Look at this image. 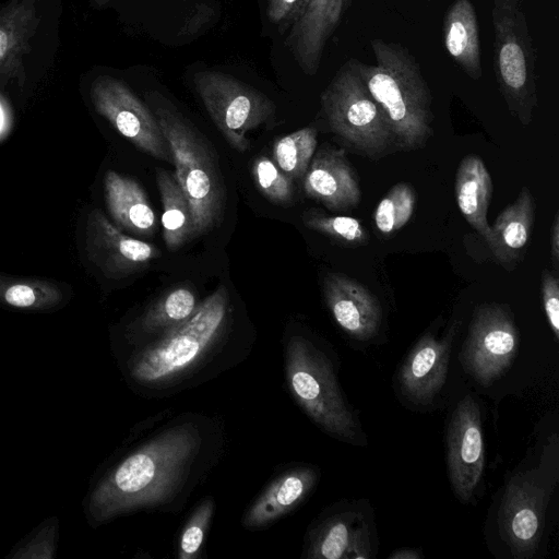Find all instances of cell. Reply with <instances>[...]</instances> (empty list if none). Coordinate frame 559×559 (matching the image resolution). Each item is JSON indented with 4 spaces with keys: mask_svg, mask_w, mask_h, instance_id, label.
<instances>
[{
    "mask_svg": "<svg viewBox=\"0 0 559 559\" xmlns=\"http://www.w3.org/2000/svg\"><path fill=\"white\" fill-rule=\"evenodd\" d=\"M201 448L192 425L162 432L107 471L91 488L84 509L97 526L122 513L160 504L185 484Z\"/></svg>",
    "mask_w": 559,
    "mask_h": 559,
    "instance_id": "1",
    "label": "cell"
},
{
    "mask_svg": "<svg viewBox=\"0 0 559 559\" xmlns=\"http://www.w3.org/2000/svg\"><path fill=\"white\" fill-rule=\"evenodd\" d=\"M376 60L367 64L349 59L379 105L399 150L423 147L432 134V95L415 57L399 43L370 40Z\"/></svg>",
    "mask_w": 559,
    "mask_h": 559,
    "instance_id": "2",
    "label": "cell"
},
{
    "mask_svg": "<svg viewBox=\"0 0 559 559\" xmlns=\"http://www.w3.org/2000/svg\"><path fill=\"white\" fill-rule=\"evenodd\" d=\"M145 98L170 148L175 177L190 204L195 238L216 227L224 213L226 193L217 155L164 95L154 91Z\"/></svg>",
    "mask_w": 559,
    "mask_h": 559,
    "instance_id": "3",
    "label": "cell"
},
{
    "mask_svg": "<svg viewBox=\"0 0 559 559\" xmlns=\"http://www.w3.org/2000/svg\"><path fill=\"white\" fill-rule=\"evenodd\" d=\"M227 306V289L221 285L189 319L165 331L163 337L132 357L131 378L138 383L158 385L189 370L218 338Z\"/></svg>",
    "mask_w": 559,
    "mask_h": 559,
    "instance_id": "4",
    "label": "cell"
},
{
    "mask_svg": "<svg viewBox=\"0 0 559 559\" xmlns=\"http://www.w3.org/2000/svg\"><path fill=\"white\" fill-rule=\"evenodd\" d=\"M493 72L510 112L522 124L537 106L535 50L520 0H492Z\"/></svg>",
    "mask_w": 559,
    "mask_h": 559,
    "instance_id": "5",
    "label": "cell"
},
{
    "mask_svg": "<svg viewBox=\"0 0 559 559\" xmlns=\"http://www.w3.org/2000/svg\"><path fill=\"white\" fill-rule=\"evenodd\" d=\"M286 368L293 395L308 416L332 437L357 444L360 426L325 357L306 338L293 336L287 344Z\"/></svg>",
    "mask_w": 559,
    "mask_h": 559,
    "instance_id": "6",
    "label": "cell"
},
{
    "mask_svg": "<svg viewBox=\"0 0 559 559\" xmlns=\"http://www.w3.org/2000/svg\"><path fill=\"white\" fill-rule=\"evenodd\" d=\"M331 129L357 154L378 159L396 147L395 138L364 82L347 60L321 94Z\"/></svg>",
    "mask_w": 559,
    "mask_h": 559,
    "instance_id": "7",
    "label": "cell"
},
{
    "mask_svg": "<svg viewBox=\"0 0 559 559\" xmlns=\"http://www.w3.org/2000/svg\"><path fill=\"white\" fill-rule=\"evenodd\" d=\"M193 84L206 111L231 147H250L247 133L275 116L274 103L259 90L219 71H199Z\"/></svg>",
    "mask_w": 559,
    "mask_h": 559,
    "instance_id": "8",
    "label": "cell"
},
{
    "mask_svg": "<svg viewBox=\"0 0 559 559\" xmlns=\"http://www.w3.org/2000/svg\"><path fill=\"white\" fill-rule=\"evenodd\" d=\"M518 345L519 331L509 308L486 304L474 312L460 358L478 383L489 385L510 367Z\"/></svg>",
    "mask_w": 559,
    "mask_h": 559,
    "instance_id": "9",
    "label": "cell"
},
{
    "mask_svg": "<svg viewBox=\"0 0 559 559\" xmlns=\"http://www.w3.org/2000/svg\"><path fill=\"white\" fill-rule=\"evenodd\" d=\"M95 110L144 153L173 163L168 143L147 106L122 81L109 75L95 79L91 86Z\"/></svg>",
    "mask_w": 559,
    "mask_h": 559,
    "instance_id": "10",
    "label": "cell"
},
{
    "mask_svg": "<svg viewBox=\"0 0 559 559\" xmlns=\"http://www.w3.org/2000/svg\"><path fill=\"white\" fill-rule=\"evenodd\" d=\"M447 456L453 491L460 500H471L481 479L485 453L480 411L469 395L456 405L451 416Z\"/></svg>",
    "mask_w": 559,
    "mask_h": 559,
    "instance_id": "11",
    "label": "cell"
},
{
    "mask_svg": "<svg viewBox=\"0 0 559 559\" xmlns=\"http://www.w3.org/2000/svg\"><path fill=\"white\" fill-rule=\"evenodd\" d=\"M548 495L533 474H519L508 484L501 501V533L516 558L536 550L545 522Z\"/></svg>",
    "mask_w": 559,
    "mask_h": 559,
    "instance_id": "12",
    "label": "cell"
},
{
    "mask_svg": "<svg viewBox=\"0 0 559 559\" xmlns=\"http://www.w3.org/2000/svg\"><path fill=\"white\" fill-rule=\"evenodd\" d=\"M85 251L88 260L110 278L129 276L160 254L154 245L124 234L99 209L87 215Z\"/></svg>",
    "mask_w": 559,
    "mask_h": 559,
    "instance_id": "13",
    "label": "cell"
},
{
    "mask_svg": "<svg viewBox=\"0 0 559 559\" xmlns=\"http://www.w3.org/2000/svg\"><path fill=\"white\" fill-rule=\"evenodd\" d=\"M350 0H301L288 26L286 46L305 74L314 75L323 50Z\"/></svg>",
    "mask_w": 559,
    "mask_h": 559,
    "instance_id": "14",
    "label": "cell"
},
{
    "mask_svg": "<svg viewBox=\"0 0 559 559\" xmlns=\"http://www.w3.org/2000/svg\"><path fill=\"white\" fill-rule=\"evenodd\" d=\"M454 334L455 326L441 338L426 333L406 356L399 370L397 382L411 402L429 404L442 389Z\"/></svg>",
    "mask_w": 559,
    "mask_h": 559,
    "instance_id": "15",
    "label": "cell"
},
{
    "mask_svg": "<svg viewBox=\"0 0 559 559\" xmlns=\"http://www.w3.org/2000/svg\"><path fill=\"white\" fill-rule=\"evenodd\" d=\"M323 295L335 322L349 336L367 341L377 334L381 307L364 285L343 273H329L323 280Z\"/></svg>",
    "mask_w": 559,
    "mask_h": 559,
    "instance_id": "16",
    "label": "cell"
},
{
    "mask_svg": "<svg viewBox=\"0 0 559 559\" xmlns=\"http://www.w3.org/2000/svg\"><path fill=\"white\" fill-rule=\"evenodd\" d=\"M305 193L332 211H348L360 202V186L343 150L322 147L304 176Z\"/></svg>",
    "mask_w": 559,
    "mask_h": 559,
    "instance_id": "17",
    "label": "cell"
},
{
    "mask_svg": "<svg viewBox=\"0 0 559 559\" xmlns=\"http://www.w3.org/2000/svg\"><path fill=\"white\" fill-rule=\"evenodd\" d=\"M310 558H370L372 543L369 524L362 513L346 511L328 518L314 531Z\"/></svg>",
    "mask_w": 559,
    "mask_h": 559,
    "instance_id": "18",
    "label": "cell"
},
{
    "mask_svg": "<svg viewBox=\"0 0 559 559\" xmlns=\"http://www.w3.org/2000/svg\"><path fill=\"white\" fill-rule=\"evenodd\" d=\"M104 193L108 212L119 229L140 236L155 231V212L136 180L108 170L104 177Z\"/></svg>",
    "mask_w": 559,
    "mask_h": 559,
    "instance_id": "19",
    "label": "cell"
},
{
    "mask_svg": "<svg viewBox=\"0 0 559 559\" xmlns=\"http://www.w3.org/2000/svg\"><path fill=\"white\" fill-rule=\"evenodd\" d=\"M443 43L452 60L471 78H481L479 27L474 4L454 0L443 19Z\"/></svg>",
    "mask_w": 559,
    "mask_h": 559,
    "instance_id": "20",
    "label": "cell"
},
{
    "mask_svg": "<svg viewBox=\"0 0 559 559\" xmlns=\"http://www.w3.org/2000/svg\"><path fill=\"white\" fill-rule=\"evenodd\" d=\"M535 209L534 197L527 187H523L515 201L490 226L486 242L500 263L514 261L525 248L534 226Z\"/></svg>",
    "mask_w": 559,
    "mask_h": 559,
    "instance_id": "21",
    "label": "cell"
},
{
    "mask_svg": "<svg viewBox=\"0 0 559 559\" xmlns=\"http://www.w3.org/2000/svg\"><path fill=\"white\" fill-rule=\"evenodd\" d=\"M317 473L309 467L296 468L281 475L254 501L245 515L246 527H260L284 515L310 492Z\"/></svg>",
    "mask_w": 559,
    "mask_h": 559,
    "instance_id": "22",
    "label": "cell"
},
{
    "mask_svg": "<svg viewBox=\"0 0 559 559\" xmlns=\"http://www.w3.org/2000/svg\"><path fill=\"white\" fill-rule=\"evenodd\" d=\"M492 194V181L484 162L476 155L465 156L455 176L457 206L467 223L486 240L490 226L487 211Z\"/></svg>",
    "mask_w": 559,
    "mask_h": 559,
    "instance_id": "23",
    "label": "cell"
},
{
    "mask_svg": "<svg viewBox=\"0 0 559 559\" xmlns=\"http://www.w3.org/2000/svg\"><path fill=\"white\" fill-rule=\"evenodd\" d=\"M38 0H13L0 11V76L17 67L38 22Z\"/></svg>",
    "mask_w": 559,
    "mask_h": 559,
    "instance_id": "24",
    "label": "cell"
},
{
    "mask_svg": "<svg viewBox=\"0 0 559 559\" xmlns=\"http://www.w3.org/2000/svg\"><path fill=\"white\" fill-rule=\"evenodd\" d=\"M156 182L164 209V241L169 251H176L194 238L190 204L175 174L157 168Z\"/></svg>",
    "mask_w": 559,
    "mask_h": 559,
    "instance_id": "25",
    "label": "cell"
},
{
    "mask_svg": "<svg viewBox=\"0 0 559 559\" xmlns=\"http://www.w3.org/2000/svg\"><path fill=\"white\" fill-rule=\"evenodd\" d=\"M64 293L51 281L13 277L0 273V305L26 311H48L59 308Z\"/></svg>",
    "mask_w": 559,
    "mask_h": 559,
    "instance_id": "26",
    "label": "cell"
},
{
    "mask_svg": "<svg viewBox=\"0 0 559 559\" xmlns=\"http://www.w3.org/2000/svg\"><path fill=\"white\" fill-rule=\"evenodd\" d=\"M198 306L195 295L190 288L177 287L146 311L139 322V329L146 333L165 332L189 319Z\"/></svg>",
    "mask_w": 559,
    "mask_h": 559,
    "instance_id": "27",
    "label": "cell"
},
{
    "mask_svg": "<svg viewBox=\"0 0 559 559\" xmlns=\"http://www.w3.org/2000/svg\"><path fill=\"white\" fill-rule=\"evenodd\" d=\"M317 147V130L306 127L280 138L273 145L276 165L292 179L305 176Z\"/></svg>",
    "mask_w": 559,
    "mask_h": 559,
    "instance_id": "28",
    "label": "cell"
},
{
    "mask_svg": "<svg viewBox=\"0 0 559 559\" xmlns=\"http://www.w3.org/2000/svg\"><path fill=\"white\" fill-rule=\"evenodd\" d=\"M416 202L413 187L405 182L394 185L378 203L374 224L383 235L402 228L412 217Z\"/></svg>",
    "mask_w": 559,
    "mask_h": 559,
    "instance_id": "29",
    "label": "cell"
},
{
    "mask_svg": "<svg viewBox=\"0 0 559 559\" xmlns=\"http://www.w3.org/2000/svg\"><path fill=\"white\" fill-rule=\"evenodd\" d=\"M306 227L347 245H366L368 230L359 219L343 215H329L318 209H309L301 215Z\"/></svg>",
    "mask_w": 559,
    "mask_h": 559,
    "instance_id": "30",
    "label": "cell"
},
{
    "mask_svg": "<svg viewBox=\"0 0 559 559\" xmlns=\"http://www.w3.org/2000/svg\"><path fill=\"white\" fill-rule=\"evenodd\" d=\"M59 519L49 516L19 540L5 556L9 559H52L56 557Z\"/></svg>",
    "mask_w": 559,
    "mask_h": 559,
    "instance_id": "31",
    "label": "cell"
},
{
    "mask_svg": "<svg viewBox=\"0 0 559 559\" xmlns=\"http://www.w3.org/2000/svg\"><path fill=\"white\" fill-rule=\"evenodd\" d=\"M252 176L258 189L273 203L286 204L294 198L293 179L267 156H259L252 164Z\"/></svg>",
    "mask_w": 559,
    "mask_h": 559,
    "instance_id": "32",
    "label": "cell"
},
{
    "mask_svg": "<svg viewBox=\"0 0 559 559\" xmlns=\"http://www.w3.org/2000/svg\"><path fill=\"white\" fill-rule=\"evenodd\" d=\"M214 504L211 499L204 500L187 523L181 538L179 558H194L204 539V532L213 514Z\"/></svg>",
    "mask_w": 559,
    "mask_h": 559,
    "instance_id": "33",
    "label": "cell"
},
{
    "mask_svg": "<svg viewBox=\"0 0 559 559\" xmlns=\"http://www.w3.org/2000/svg\"><path fill=\"white\" fill-rule=\"evenodd\" d=\"M542 299L548 323L559 338V281L556 275L545 271L542 280Z\"/></svg>",
    "mask_w": 559,
    "mask_h": 559,
    "instance_id": "34",
    "label": "cell"
},
{
    "mask_svg": "<svg viewBox=\"0 0 559 559\" xmlns=\"http://www.w3.org/2000/svg\"><path fill=\"white\" fill-rule=\"evenodd\" d=\"M301 0H267V17L273 24L288 26Z\"/></svg>",
    "mask_w": 559,
    "mask_h": 559,
    "instance_id": "35",
    "label": "cell"
},
{
    "mask_svg": "<svg viewBox=\"0 0 559 559\" xmlns=\"http://www.w3.org/2000/svg\"><path fill=\"white\" fill-rule=\"evenodd\" d=\"M212 8L207 5L197 7L195 10L185 20L181 34L192 35L198 33L212 17L213 12L207 14Z\"/></svg>",
    "mask_w": 559,
    "mask_h": 559,
    "instance_id": "36",
    "label": "cell"
},
{
    "mask_svg": "<svg viewBox=\"0 0 559 559\" xmlns=\"http://www.w3.org/2000/svg\"><path fill=\"white\" fill-rule=\"evenodd\" d=\"M550 253H551L552 260L557 264L558 259H559V216H558V214H556L554 224L551 227Z\"/></svg>",
    "mask_w": 559,
    "mask_h": 559,
    "instance_id": "37",
    "label": "cell"
},
{
    "mask_svg": "<svg viewBox=\"0 0 559 559\" xmlns=\"http://www.w3.org/2000/svg\"><path fill=\"white\" fill-rule=\"evenodd\" d=\"M420 557V554L414 549L403 548L397 549L395 552H393L390 558L393 559H409V558H418Z\"/></svg>",
    "mask_w": 559,
    "mask_h": 559,
    "instance_id": "38",
    "label": "cell"
},
{
    "mask_svg": "<svg viewBox=\"0 0 559 559\" xmlns=\"http://www.w3.org/2000/svg\"><path fill=\"white\" fill-rule=\"evenodd\" d=\"M94 1H95V3H97L98 5H103V4L107 3V2H108V1H110V0H94Z\"/></svg>",
    "mask_w": 559,
    "mask_h": 559,
    "instance_id": "39",
    "label": "cell"
}]
</instances>
